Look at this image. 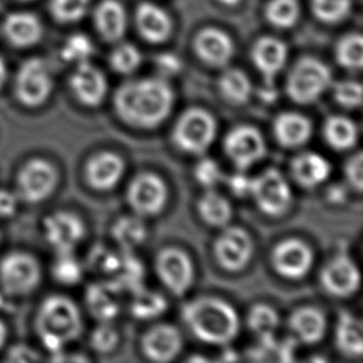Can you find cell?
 Returning a JSON list of instances; mask_svg holds the SVG:
<instances>
[{"mask_svg":"<svg viewBox=\"0 0 363 363\" xmlns=\"http://www.w3.org/2000/svg\"><path fill=\"white\" fill-rule=\"evenodd\" d=\"M92 54H94L92 41L84 34H74L69 36L61 50L62 59L69 62H74L76 65L89 61Z\"/></svg>","mask_w":363,"mask_h":363,"instance_id":"obj_42","label":"cell"},{"mask_svg":"<svg viewBox=\"0 0 363 363\" xmlns=\"http://www.w3.org/2000/svg\"><path fill=\"white\" fill-rule=\"evenodd\" d=\"M247 325L258 337L273 336L279 328L280 318L278 311L268 304H255L247 315Z\"/></svg>","mask_w":363,"mask_h":363,"instance_id":"obj_36","label":"cell"},{"mask_svg":"<svg viewBox=\"0 0 363 363\" xmlns=\"http://www.w3.org/2000/svg\"><path fill=\"white\" fill-rule=\"evenodd\" d=\"M19 1H29V0H19Z\"/></svg>","mask_w":363,"mask_h":363,"instance_id":"obj_59","label":"cell"},{"mask_svg":"<svg viewBox=\"0 0 363 363\" xmlns=\"http://www.w3.org/2000/svg\"><path fill=\"white\" fill-rule=\"evenodd\" d=\"M334 99L346 109H357L362 104V84L354 79H345L335 84Z\"/></svg>","mask_w":363,"mask_h":363,"instance_id":"obj_44","label":"cell"},{"mask_svg":"<svg viewBox=\"0 0 363 363\" xmlns=\"http://www.w3.org/2000/svg\"><path fill=\"white\" fill-rule=\"evenodd\" d=\"M18 210V196L14 192L0 189V218L14 216Z\"/></svg>","mask_w":363,"mask_h":363,"instance_id":"obj_51","label":"cell"},{"mask_svg":"<svg viewBox=\"0 0 363 363\" xmlns=\"http://www.w3.org/2000/svg\"><path fill=\"white\" fill-rule=\"evenodd\" d=\"M157 69L164 76L177 74L182 69V62L174 54H162L157 59Z\"/></svg>","mask_w":363,"mask_h":363,"instance_id":"obj_52","label":"cell"},{"mask_svg":"<svg viewBox=\"0 0 363 363\" xmlns=\"http://www.w3.org/2000/svg\"><path fill=\"white\" fill-rule=\"evenodd\" d=\"M328 197L331 202L334 203H341L346 200L347 197V191H346V187L341 186L340 184H336L334 186H331L328 192Z\"/></svg>","mask_w":363,"mask_h":363,"instance_id":"obj_53","label":"cell"},{"mask_svg":"<svg viewBox=\"0 0 363 363\" xmlns=\"http://www.w3.org/2000/svg\"><path fill=\"white\" fill-rule=\"evenodd\" d=\"M194 49L203 62L211 66H226L233 57L235 45L221 29L205 28L196 35Z\"/></svg>","mask_w":363,"mask_h":363,"instance_id":"obj_20","label":"cell"},{"mask_svg":"<svg viewBox=\"0 0 363 363\" xmlns=\"http://www.w3.org/2000/svg\"><path fill=\"white\" fill-rule=\"evenodd\" d=\"M267 19L270 24L288 29L296 24L300 16V4L298 0H270L265 9Z\"/></svg>","mask_w":363,"mask_h":363,"instance_id":"obj_37","label":"cell"},{"mask_svg":"<svg viewBox=\"0 0 363 363\" xmlns=\"http://www.w3.org/2000/svg\"><path fill=\"white\" fill-rule=\"evenodd\" d=\"M333 84V74L323 61L305 56L296 61L286 79V94L299 104H311Z\"/></svg>","mask_w":363,"mask_h":363,"instance_id":"obj_5","label":"cell"},{"mask_svg":"<svg viewBox=\"0 0 363 363\" xmlns=\"http://www.w3.org/2000/svg\"><path fill=\"white\" fill-rule=\"evenodd\" d=\"M333 167L329 160L319 152H304L291 160L290 172L294 182L303 189H315L331 177Z\"/></svg>","mask_w":363,"mask_h":363,"instance_id":"obj_21","label":"cell"},{"mask_svg":"<svg viewBox=\"0 0 363 363\" xmlns=\"http://www.w3.org/2000/svg\"><path fill=\"white\" fill-rule=\"evenodd\" d=\"M255 243L250 233L241 227L226 226L213 243V255L222 269L237 273L250 264Z\"/></svg>","mask_w":363,"mask_h":363,"instance_id":"obj_13","label":"cell"},{"mask_svg":"<svg viewBox=\"0 0 363 363\" xmlns=\"http://www.w3.org/2000/svg\"><path fill=\"white\" fill-rule=\"evenodd\" d=\"M250 196L259 211L269 217L284 216L293 203L289 182L275 167L265 169L252 179Z\"/></svg>","mask_w":363,"mask_h":363,"instance_id":"obj_6","label":"cell"},{"mask_svg":"<svg viewBox=\"0 0 363 363\" xmlns=\"http://www.w3.org/2000/svg\"><path fill=\"white\" fill-rule=\"evenodd\" d=\"M76 99L87 107H99L107 96V79L101 69L89 61L77 64L69 79Z\"/></svg>","mask_w":363,"mask_h":363,"instance_id":"obj_19","label":"cell"},{"mask_svg":"<svg viewBox=\"0 0 363 363\" xmlns=\"http://www.w3.org/2000/svg\"><path fill=\"white\" fill-rule=\"evenodd\" d=\"M125 167L124 159L117 152H97L89 157L84 167V179L94 190L109 191L121 182Z\"/></svg>","mask_w":363,"mask_h":363,"instance_id":"obj_18","label":"cell"},{"mask_svg":"<svg viewBox=\"0 0 363 363\" xmlns=\"http://www.w3.org/2000/svg\"><path fill=\"white\" fill-rule=\"evenodd\" d=\"M184 346L180 330L170 324H160L147 330L142 337L143 354L152 362H172Z\"/></svg>","mask_w":363,"mask_h":363,"instance_id":"obj_17","label":"cell"},{"mask_svg":"<svg viewBox=\"0 0 363 363\" xmlns=\"http://www.w3.org/2000/svg\"><path fill=\"white\" fill-rule=\"evenodd\" d=\"M145 269L142 262L138 259L133 252H123L121 260L116 273L112 275L111 281L121 291L134 293L143 288Z\"/></svg>","mask_w":363,"mask_h":363,"instance_id":"obj_32","label":"cell"},{"mask_svg":"<svg viewBox=\"0 0 363 363\" xmlns=\"http://www.w3.org/2000/svg\"><path fill=\"white\" fill-rule=\"evenodd\" d=\"M252 179L253 177H248L245 172L238 170L235 174H231L230 177H225L223 182H226L227 187L233 196L237 199H245L250 196Z\"/></svg>","mask_w":363,"mask_h":363,"instance_id":"obj_49","label":"cell"},{"mask_svg":"<svg viewBox=\"0 0 363 363\" xmlns=\"http://www.w3.org/2000/svg\"><path fill=\"white\" fill-rule=\"evenodd\" d=\"M121 255L113 250L99 245L89 253V265L94 273L104 275H113L118 268Z\"/></svg>","mask_w":363,"mask_h":363,"instance_id":"obj_47","label":"cell"},{"mask_svg":"<svg viewBox=\"0 0 363 363\" xmlns=\"http://www.w3.org/2000/svg\"><path fill=\"white\" fill-rule=\"evenodd\" d=\"M52 277L62 285H76L84 278V267L74 253H57L51 268Z\"/></svg>","mask_w":363,"mask_h":363,"instance_id":"obj_39","label":"cell"},{"mask_svg":"<svg viewBox=\"0 0 363 363\" xmlns=\"http://www.w3.org/2000/svg\"><path fill=\"white\" fill-rule=\"evenodd\" d=\"M0 241H1V232H0Z\"/></svg>","mask_w":363,"mask_h":363,"instance_id":"obj_60","label":"cell"},{"mask_svg":"<svg viewBox=\"0 0 363 363\" xmlns=\"http://www.w3.org/2000/svg\"><path fill=\"white\" fill-rule=\"evenodd\" d=\"M89 0H51L50 10L60 23L79 21L87 11Z\"/></svg>","mask_w":363,"mask_h":363,"instance_id":"obj_43","label":"cell"},{"mask_svg":"<svg viewBox=\"0 0 363 363\" xmlns=\"http://www.w3.org/2000/svg\"><path fill=\"white\" fill-rule=\"evenodd\" d=\"M45 238L56 253H74L86 235L84 223L72 212L57 211L44 221Z\"/></svg>","mask_w":363,"mask_h":363,"instance_id":"obj_16","label":"cell"},{"mask_svg":"<svg viewBox=\"0 0 363 363\" xmlns=\"http://www.w3.org/2000/svg\"><path fill=\"white\" fill-rule=\"evenodd\" d=\"M286 57V45L281 40L272 36L257 40L252 50L253 62L255 67L259 69L267 86H273L277 74L284 67Z\"/></svg>","mask_w":363,"mask_h":363,"instance_id":"obj_22","label":"cell"},{"mask_svg":"<svg viewBox=\"0 0 363 363\" xmlns=\"http://www.w3.org/2000/svg\"><path fill=\"white\" fill-rule=\"evenodd\" d=\"M320 283L325 291L335 298H349L361 286L359 267L345 253L335 255L320 272Z\"/></svg>","mask_w":363,"mask_h":363,"instance_id":"obj_15","label":"cell"},{"mask_svg":"<svg viewBox=\"0 0 363 363\" xmlns=\"http://www.w3.org/2000/svg\"><path fill=\"white\" fill-rule=\"evenodd\" d=\"M175 96L162 77L133 79L114 94V111L122 122L139 129H154L172 114Z\"/></svg>","mask_w":363,"mask_h":363,"instance_id":"obj_1","label":"cell"},{"mask_svg":"<svg viewBox=\"0 0 363 363\" xmlns=\"http://www.w3.org/2000/svg\"><path fill=\"white\" fill-rule=\"evenodd\" d=\"M336 59L345 69H362L363 39L361 34H349L340 40L336 46Z\"/></svg>","mask_w":363,"mask_h":363,"instance_id":"obj_38","label":"cell"},{"mask_svg":"<svg viewBox=\"0 0 363 363\" xmlns=\"http://www.w3.org/2000/svg\"><path fill=\"white\" fill-rule=\"evenodd\" d=\"M147 227L140 217H121L112 227V237L123 252H133L147 240Z\"/></svg>","mask_w":363,"mask_h":363,"instance_id":"obj_34","label":"cell"},{"mask_svg":"<svg viewBox=\"0 0 363 363\" xmlns=\"http://www.w3.org/2000/svg\"><path fill=\"white\" fill-rule=\"evenodd\" d=\"M223 152L236 167L247 172L267 155V144L259 129L242 124L232 128L223 140Z\"/></svg>","mask_w":363,"mask_h":363,"instance_id":"obj_9","label":"cell"},{"mask_svg":"<svg viewBox=\"0 0 363 363\" xmlns=\"http://www.w3.org/2000/svg\"><path fill=\"white\" fill-rule=\"evenodd\" d=\"M335 344L344 356L350 359H359L363 354V324L361 319L347 311L340 313L335 328Z\"/></svg>","mask_w":363,"mask_h":363,"instance_id":"obj_28","label":"cell"},{"mask_svg":"<svg viewBox=\"0 0 363 363\" xmlns=\"http://www.w3.org/2000/svg\"><path fill=\"white\" fill-rule=\"evenodd\" d=\"M0 309H6V301L3 295H0Z\"/></svg>","mask_w":363,"mask_h":363,"instance_id":"obj_58","label":"cell"},{"mask_svg":"<svg viewBox=\"0 0 363 363\" xmlns=\"http://www.w3.org/2000/svg\"><path fill=\"white\" fill-rule=\"evenodd\" d=\"M6 340V326L4 323L0 320V350L3 349Z\"/></svg>","mask_w":363,"mask_h":363,"instance_id":"obj_55","label":"cell"},{"mask_svg":"<svg viewBox=\"0 0 363 363\" xmlns=\"http://www.w3.org/2000/svg\"><path fill=\"white\" fill-rule=\"evenodd\" d=\"M197 212L206 225L217 228L228 226L233 217L231 202L213 190H207L197 201Z\"/></svg>","mask_w":363,"mask_h":363,"instance_id":"obj_31","label":"cell"},{"mask_svg":"<svg viewBox=\"0 0 363 363\" xmlns=\"http://www.w3.org/2000/svg\"><path fill=\"white\" fill-rule=\"evenodd\" d=\"M167 186L154 172H140L127 189V202L139 217L157 216L167 206Z\"/></svg>","mask_w":363,"mask_h":363,"instance_id":"obj_10","label":"cell"},{"mask_svg":"<svg viewBox=\"0 0 363 363\" xmlns=\"http://www.w3.org/2000/svg\"><path fill=\"white\" fill-rule=\"evenodd\" d=\"M314 258L311 247L299 238H286L279 242L270 255L273 269L289 280L303 279L309 274Z\"/></svg>","mask_w":363,"mask_h":363,"instance_id":"obj_14","label":"cell"},{"mask_svg":"<svg viewBox=\"0 0 363 363\" xmlns=\"http://www.w3.org/2000/svg\"><path fill=\"white\" fill-rule=\"evenodd\" d=\"M3 30L6 40L16 48H29L43 38V24L38 16L30 13H13L5 19Z\"/></svg>","mask_w":363,"mask_h":363,"instance_id":"obj_27","label":"cell"},{"mask_svg":"<svg viewBox=\"0 0 363 363\" xmlns=\"http://www.w3.org/2000/svg\"><path fill=\"white\" fill-rule=\"evenodd\" d=\"M288 326L298 341L315 345L324 339L328 321L324 313L318 308L301 306L290 314Z\"/></svg>","mask_w":363,"mask_h":363,"instance_id":"obj_24","label":"cell"},{"mask_svg":"<svg viewBox=\"0 0 363 363\" xmlns=\"http://www.w3.org/2000/svg\"><path fill=\"white\" fill-rule=\"evenodd\" d=\"M41 359H43L39 352L26 345H15L8 351V357H6V361L15 363L38 362Z\"/></svg>","mask_w":363,"mask_h":363,"instance_id":"obj_50","label":"cell"},{"mask_svg":"<svg viewBox=\"0 0 363 363\" xmlns=\"http://www.w3.org/2000/svg\"><path fill=\"white\" fill-rule=\"evenodd\" d=\"M238 359V357H237L236 352H233L231 350H226V351L223 352V356H222L223 361H235V359Z\"/></svg>","mask_w":363,"mask_h":363,"instance_id":"obj_56","label":"cell"},{"mask_svg":"<svg viewBox=\"0 0 363 363\" xmlns=\"http://www.w3.org/2000/svg\"><path fill=\"white\" fill-rule=\"evenodd\" d=\"M194 177L195 180L207 190H213L225 180L221 167L211 157H202L201 160L197 162L194 169Z\"/></svg>","mask_w":363,"mask_h":363,"instance_id":"obj_45","label":"cell"},{"mask_svg":"<svg viewBox=\"0 0 363 363\" xmlns=\"http://www.w3.org/2000/svg\"><path fill=\"white\" fill-rule=\"evenodd\" d=\"M154 268L157 278L172 295L182 296L191 288L195 268L191 258L180 248L167 247L159 250Z\"/></svg>","mask_w":363,"mask_h":363,"instance_id":"obj_8","label":"cell"},{"mask_svg":"<svg viewBox=\"0 0 363 363\" xmlns=\"http://www.w3.org/2000/svg\"><path fill=\"white\" fill-rule=\"evenodd\" d=\"M238 1H240V0H221V3H223V4L230 5V6H232V5H236Z\"/></svg>","mask_w":363,"mask_h":363,"instance_id":"obj_57","label":"cell"},{"mask_svg":"<svg viewBox=\"0 0 363 363\" xmlns=\"http://www.w3.org/2000/svg\"><path fill=\"white\" fill-rule=\"evenodd\" d=\"M275 140L280 147L295 149L303 147L313 135V123L304 114L283 112L273 122Z\"/></svg>","mask_w":363,"mask_h":363,"instance_id":"obj_23","label":"cell"},{"mask_svg":"<svg viewBox=\"0 0 363 363\" xmlns=\"http://www.w3.org/2000/svg\"><path fill=\"white\" fill-rule=\"evenodd\" d=\"M352 0H311L313 13L328 24H336L347 18Z\"/></svg>","mask_w":363,"mask_h":363,"instance_id":"obj_40","label":"cell"},{"mask_svg":"<svg viewBox=\"0 0 363 363\" xmlns=\"http://www.w3.org/2000/svg\"><path fill=\"white\" fill-rule=\"evenodd\" d=\"M182 319L192 335L207 345L227 346L238 337L241 319L236 309L216 296H200L187 301Z\"/></svg>","mask_w":363,"mask_h":363,"instance_id":"obj_2","label":"cell"},{"mask_svg":"<svg viewBox=\"0 0 363 363\" xmlns=\"http://www.w3.org/2000/svg\"><path fill=\"white\" fill-rule=\"evenodd\" d=\"M142 64L140 51L132 44H119L111 54V66L119 74H130Z\"/></svg>","mask_w":363,"mask_h":363,"instance_id":"obj_41","label":"cell"},{"mask_svg":"<svg viewBox=\"0 0 363 363\" xmlns=\"http://www.w3.org/2000/svg\"><path fill=\"white\" fill-rule=\"evenodd\" d=\"M119 342V334L112 323H99L91 335V347L99 354H108Z\"/></svg>","mask_w":363,"mask_h":363,"instance_id":"obj_46","label":"cell"},{"mask_svg":"<svg viewBox=\"0 0 363 363\" xmlns=\"http://www.w3.org/2000/svg\"><path fill=\"white\" fill-rule=\"evenodd\" d=\"M135 19L139 33L149 43H162L172 34V18L157 4L142 3L138 6Z\"/></svg>","mask_w":363,"mask_h":363,"instance_id":"obj_26","label":"cell"},{"mask_svg":"<svg viewBox=\"0 0 363 363\" xmlns=\"http://www.w3.org/2000/svg\"><path fill=\"white\" fill-rule=\"evenodd\" d=\"M345 177L354 191L361 194L363 189V155L362 152H354L345 162Z\"/></svg>","mask_w":363,"mask_h":363,"instance_id":"obj_48","label":"cell"},{"mask_svg":"<svg viewBox=\"0 0 363 363\" xmlns=\"http://www.w3.org/2000/svg\"><path fill=\"white\" fill-rule=\"evenodd\" d=\"M43 272L39 260L25 252H11L0 260V284L6 294L29 295L39 286Z\"/></svg>","mask_w":363,"mask_h":363,"instance_id":"obj_7","label":"cell"},{"mask_svg":"<svg viewBox=\"0 0 363 363\" xmlns=\"http://www.w3.org/2000/svg\"><path fill=\"white\" fill-rule=\"evenodd\" d=\"M325 142L336 152H347L359 142L357 124L345 116H331L323 127Z\"/></svg>","mask_w":363,"mask_h":363,"instance_id":"obj_30","label":"cell"},{"mask_svg":"<svg viewBox=\"0 0 363 363\" xmlns=\"http://www.w3.org/2000/svg\"><path fill=\"white\" fill-rule=\"evenodd\" d=\"M130 313L138 320H152L162 316L167 309L164 295L152 290L140 289L133 293Z\"/></svg>","mask_w":363,"mask_h":363,"instance_id":"obj_35","label":"cell"},{"mask_svg":"<svg viewBox=\"0 0 363 363\" xmlns=\"http://www.w3.org/2000/svg\"><path fill=\"white\" fill-rule=\"evenodd\" d=\"M57 182L56 167L43 157H34L24 164L18 174L19 196L29 203H39L52 195Z\"/></svg>","mask_w":363,"mask_h":363,"instance_id":"obj_12","label":"cell"},{"mask_svg":"<svg viewBox=\"0 0 363 363\" xmlns=\"http://www.w3.org/2000/svg\"><path fill=\"white\" fill-rule=\"evenodd\" d=\"M52 89V77L44 61L30 59L20 66L15 79V94L25 107L38 108L46 104Z\"/></svg>","mask_w":363,"mask_h":363,"instance_id":"obj_11","label":"cell"},{"mask_svg":"<svg viewBox=\"0 0 363 363\" xmlns=\"http://www.w3.org/2000/svg\"><path fill=\"white\" fill-rule=\"evenodd\" d=\"M122 291L109 280L89 285L86 303L91 315L99 323H112L119 314Z\"/></svg>","mask_w":363,"mask_h":363,"instance_id":"obj_25","label":"cell"},{"mask_svg":"<svg viewBox=\"0 0 363 363\" xmlns=\"http://www.w3.org/2000/svg\"><path fill=\"white\" fill-rule=\"evenodd\" d=\"M94 24L104 40L117 43L127 29L125 10L117 0H104L94 11Z\"/></svg>","mask_w":363,"mask_h":363,"instance_id":"obj_29","label":"cell"},{"mask_svg":"<svg viewBox=\"0 0 363 363\" xmlns=\"http://www.w3.org/2000/svg\"><path fill=\"white\" fill-rule=\"evenodd\" d=\"M35 329L45 347L51 354H56L79 339L84 331V320L74 300L64 295H52L40 305Z\"/></svg>","mask_w":363,"mask_h":363,"instance_id":"obj_3","label":"cell"},{"mask_svg":"<svg viewBox=\"0 0 363 363\" xmlns=\"http://www.w3.org/2000/svg\"><path fill=\"white\" fill-rule=\"evenodd\" d=\"M5 79H6V65H5L4 60L0 57V89L3 87Z\"/></svg>","mask_w":363,"mask_h":363,"instance_id":"obj_54","label":"cell"},{"mask_svg":"<svg viewBox=\"0 0 363 363\" xmlns=\"http://www.w3.org/2000/svg\"><path fill=\"white\" fill-rule=\"evenodd\" d=\"M217 123L206 109L189 108L172 128L174 145L191 155H203L216 139Z\"/></svg>","mask_w":363,"mask_h":363,"instance_id":"obj_4","label":"cell"},{"mask_svg":"<svg viewBox=\"0 0 363 363\" xmlns=\"http://www.w3.org/2000/svg\"><path fill=\"white\" fill-rule=\"evenodd\" d=\"M218 89L227 102L236 106L247 104L253 94L250 77L238 69H228L221 74Z\"/></svg>","mask_w":363,"mask_h":363,"instance_id":"obj_33","label":"cell"}]
</instances>
